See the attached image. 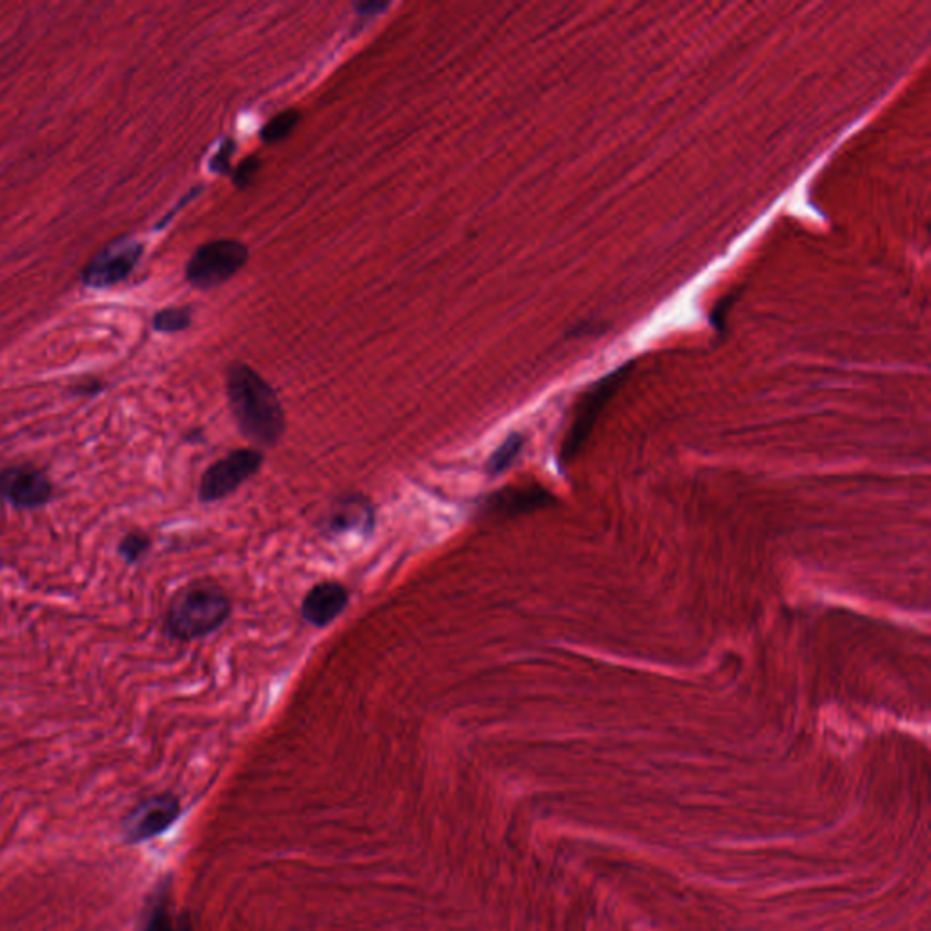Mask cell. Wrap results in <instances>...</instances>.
<instances>
[{"instance_id":"1","label":"cell","mask_w":931,"mask_h":931,"mask_svg":"<svg viewBox=\"0 0 931 931\" xmlns=\"http://www.w3.org/2000/svg\"><path fill=\"white\" fill-rule=\"evenodd\" d=\"M229 408L240 434L257 446H275L286 419L275 391L246 364H233L226 379Z\"/></svg>"},{"instance_id":"2","label":"cell","mask_w":931,"mask_h":931,"mask_svg":"<svg viewBox=\"0 0 931 931\" xmlns=\"http://www.w3.org/2000/svg\"><path fill=\"white\" fill-rule=\"evenodd\" d=\"M232 613V602L219 586L196 582L174 597L166 629L175 639L193 640L217 632Z\"/></svg>"},{"instance_id":"3","label":"cell","mask_w":931,"mask_h":931,"mask_svg":"<svg viewBox=\"0 0 931 931\" xmlns=\"http://www.w3.org/2000/svg\"><path fill=\"white\" fill-rule=\"evenodd\" d=\"M248 260V248L237 240H213L197 249L188 268L186 276L196 287L210 290L223 282L229 281Z\"/></svg>"},{"instance_id":"4","label":"cell","mask_w":931,"mask_h":931,"mask_svg":"<svg viewBox=\"0 0 931 931\" xmlns=\"http://www.w3.org/2000/svg\"><path fill=\"white\" fill-rule=\"evenodd\" d=\"M629 368H632V364H624L612 374L602 377L582 396L577 412H575L574 423L569 426L568 435L563 443V453H561L563 462L571 461L579 453L580 448L585 446L586 440L590 437L591 429L596 426L597 417L601 415L602 408L606 406V402L618 390V386L623 385L624 379L628 377Z\"/></svg>"},{"instance_id":"5","label":"cell","mask_w":931,"mask_h":931,"mask_svg":"<svg viewBox=\"0 0 931 931\" xmlns=\"http://www.w3.org/2000/svg\"><path fill=\"white\" fill-rule=\"evenodd\" d=\"M264 457L259 450H235L221 461L213 462L201 479L199 497L202 503H217L237 492L244 482L260 470Z\"/></svg>"},{"instance_id":"6","label":"cell","mask_w":931,"mask_h":931,"mask_svg":"<svg viewBox=\"0 0 931 931\" xmlns=\"http://www.w3.org/2000/svg\"><path fill=\"white\" fill-rule=\"evenodd\" d=\"M51 495L54 484L35 466L16 464L0 470V498L15 508H38L48 503Z\"/></svg>"},{"instance_id":"7","label":"cell","mask_w":931,"mask_h":931,"mask_svg":"<svg viewBox=\"0 0 931 931\" xmlns=\"http://www.w3.org/2000/svg\"><path fill=\"white\" fill-rule=\"evenodd\" d=\"M180 802L172 793L155 796L142 802L125 821V839L139 845L164 834L179 818Z\"/></svg>"},{"instance_id":"8","label":"cell","mask_w":931,"mask_h":931,"mask_svg":"<svg viewBox=\"0 0 931 931\" xmlns=\"http://www.w3.org/2000/svg\"><path fill=\"white\" fill-rule=\"evenodd\" d=\"M142 244L117 240L90 260L82 281L90 287H109L125 281L141 259Z\"/></svg>"},{"instance_id":"9","label":"cell","mask_w":931,"mask_h":931,"mask_svg":"<svg viewBox=\"0 0 931 931\" xmlns=\"http://www.w3.org/2000/svg\"><path fill=\"white\" fill-rule=\"evenodd\" d=\"M347 601L350 596L344 586L339 582H322V585L314 586L308 591V596L304 597L300 613L306 618V623L314 624L317 628H325L346 610Z\"/></svg>"},{"instance_id":"10","label":"cell","mask_w":931,"mask_h":931,"mask_svg":"<svg viewBox=\"0 0 931 931\" xmlns=\"http://www.w3.org/2000/svg\"><path fill=\"white\" fill-rule=\"evenodd\" d=\"M374 528V509L366 498H342L328 519V530L331 533H347V531H369Z\"/></svg>"},{"instance_id":"11","label":"cell","mask_w":931,"mask_h":931,"mask_svg":"<svg viewBox=\"0 0 931 931\" xmlns=\"http://www.w3.org/2000/svg\"><path fill=\"white\" fill-rule=\"evenodd\" d=\"M547 495L544 490H508V492H498L487 498L486 511L492 514H520L528 509L539 508L547 504Z\"/></svg>"},{"instance_id":"12","label":"cell","mask_w":931,"mask_h":931,"mask_svg":"<svg viewBox=\"0 0 931 931\" xmlns=\"http://www.w3.org/2000/svg\"><path fill=\"white\" fill-rule=\"evenodd\" d=\"M139 931H180L172 914L168 881L158 884L157 889L150 895Z\"/></svg>"},{"instance_id":"13","label":"cell","mask_w":931,"mask_h":931,"mask_svg":"<svg viewBox=\"0 0 931 931\" xmlns=\"http://www.w3.org/2000/svg\"><path fill=\"white\" fill-rule=\"evenodd\" d=\"M522 446H525L522 435H509L508 439L504 440L503 445L498 446L497 450L493 451L492 457H490L486 466L487 473L495 476L508 470L509 466L514 464L515 459L519 457Z\"/></svg>"},{"instance_id":"14","label":"cell","mask_w":931,"mask_h":931,"mask_svg":"<svg viewBox=\"0 0 931 931\" xmlns=\"http://www.w3.org/2000/svg\"><path fill=\"white\" fill-rule=\"evenodd\" d=\"M298 119H300V114L297 109H286V111L276 115L275 119H271L260 131L262 141L273 144V142L286 139L292 133L293 128L297 126Z\"/></svg>"},{"instance_id":"15","label":"cell","mask_w":931,"mask_h":931,"mask_svg":"<svg viewBox=\"0 0 931 931\" xmlns=\"http://www.w3.org/2000/svg\"><path fill=\"white\" fill-rule=\"evenodd\" d=\"M191 325L190 308H168L158 311L153 319V328L163 333H177Z\"/></svg>"},{"instance_id":"16","label":"cell","mask_w":931,"mask_h":931,"mask_svg":"<svg viewBox=\"0 0 931 931\" xmlns=\"http://www.w3.org/2000/svg\"><path fill=\"white\" fill-rule=\"evenodd\" d=\"M150 546H152V541H150V537H148L146 533H142V531H130V533L120 541L119 553L126 558V561H128V563H137L139 558L146 555Z\"/></svg>"},{"instance_id":"17","label":"cell","mask_w":931,"mask_h":931,"mask_svg":"<svg viewBox=\"0 0 931 931\" xmlns=\"http://www.w3.org/2000/svg\"><path fill=\"white\" fill-rule=\"evenodd\" d=\"M233 152H235V142L232 139H226L223 142V146L219 148L217 155L212 158V164H210V168L215 172V174H226L229 169V161H232Z\"/></svg>"},{"instance_id":"18","label":"cell","mask_w":931,"mask_h":931,"mask_svg":"<svg viewBox=\"0 0 931 931\" xmlns=\"http://www.w3.org/2000/svg\"><path fill=\"white\" fill-rule=\"evenodd\" d=\"M259 158H246L240 166H238L237 172H235V186L238 188H246V186L251 185V180H254L255 174L259 172Z\"/></svg>"},{"instance_id":"19","label":"cell","mask_w":931,"mask_h":931,"mask_svg":"<svg viewBox=\"0 0 931 931\" xmlns=\"http://www.w3.org/2000/svg\"><path fill=\"white\" fill-rule=\"evenodd\" d=\"M388 4H382V2H364V4L357 5V11L363 16L369 15H379V11L386 10Z\"/></svg>"},{"instance_id":"20","label":"cell","mask_w":931,"mask_h":931,"mask_svg":"<svg viewBox=\"0 0 931 931\" xmlns=\"http://www.w3.org/2000/svg\"><path fill=\"white\" fill-rule=\"evenodd\" d=\"M101 390H103V385L98 380H87L84 385L76 386L75 393L76 396H95Z\"/></svg>"}]
</instances>
